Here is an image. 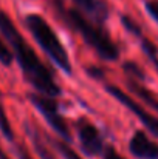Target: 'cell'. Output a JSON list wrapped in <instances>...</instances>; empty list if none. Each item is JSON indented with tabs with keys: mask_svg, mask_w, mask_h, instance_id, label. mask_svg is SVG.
<instances>
[{
	"mask_svg": "<svg viewBox=\"0 0 158 159\" xmlns=\"http://www.w3.org/2000/svg\"><path fill=\"white\" fill-rule=\"evenodd\" d=\"M0 34L8 42V48L11 50L12 57L17 60L23 79L31 85L34 93L53 99L59 98L62 94V90L54 80L53 73L41 60L33 47L25 40L12 19L3 9H0Z\"/></svg>",
	"mask_w": 158,
	"mask_h": 159,
	"instance_id": "obj_1",
	"label": "cell"
},
{
	"mask_svg": "<svg viewBox=\"0 0 158 159\" xmlns=\"http://www.w3.org/2000/svg\"><path fill=\"white\" fill-rule=\"evenodd\" d=\"M54 17L62 22L67 28L82 37V40L105 62H116L119 59V47L112 39L105 26L96 25L76 8H70L64 0H47Z\"/></svg>",
	"mask_w": 158,
	"mask_h": 159,
	"instance_id": "obj_2",
	"label": "cell"
},
{
	"mask_svg": "<svg viewBox=\"0 0 158 159\" xmlns=\"http://www.w3.org/2000/svg\"><path fill=\"white\" fill-rule=\"evenodd\" d=\"M23 26L33 36L36 43L42 48V51L51 59L53 63L57 68H60L67 76H71L73 65L70 62V56L67 53L65 47L62 45L60 39L57 37L56 31L51 28V25L41 14L31 12L23 17Z\"/></svg>",
	"mask_w": 158,
	"mask_h": 159,
	"instance_id": "obj_3",
	"label": "cell"
},
{
	"mask_svg": "<svg viewBox=\"0 0 158 159\" xmlns=\"http://www.w3.org/2000/svg\"><path fill=\"white\" fill-rule=\"evenodd\" d=\"M26 98L31 102V105L44 116L45 122L51 127V130L57 134V138L70 144L71 139H73V136H71L70 127H68L64 114L59 110V102L56 99H53V98L42 96V94L34 93V91L28 93Z\"/></svg>",
	"mask_w": 158,
	"mask_h": 159,
	"instance_id": "obj_4",
	"label": "cell"
},
{
	"mask_svg": "<svg viewBox=\"0 0 158 159\" xmlns=\"http://www.w3.org/2000/svg\"><path fill=\"white\" fill-rule=\"evenodd\" d=\"M105 91L113 96L121 105H124L130 113H133L136 116V119L143 124V127L154 136L158 139V117L154 116L152 113H149L144 107L141 105L140 102H136L133 98H130L124 90H121L119 87L113 85V84H105L104 85Z\"/></svg>",
	"mask_w": 158,
	"mask_h": 159,
	"instance_id": "obj_5",
	"label": "cell"
},
{
	"mask_svg": "<svg viewBox=\"0 0 158 159\" xmlns=\"http://www.w3.org/2000/svg\"><path fill=\"white\" fill-rule=\"evenodd\" d=\"M74 130L78 134L79 147L82 153L89 158L99 156L104 150V138L98 127L85 116H81L74 120Z\"/></svg>",
	"mask_w": 158,
	"mask_h": 159,
	"instance_id": "obj_6",
	"label": "cell"
},
{
	"mask_svg": "<svg viewBox=\"0 0 158 159\" xmlns=\"http://www.w3.org/2000/svg\"><path fill=\"white\" fill-rule=\"evenodd\" d=\"M121 23H122L124 30H126L129 34H132V36L140 42L141 51H143L144 56L151 60V63L154 65L155 71L158 73V48H157V45H155L149 37L144 36L143 28H141V26L138 25V22H136L135 19H132L130 16L122 14V16H121Z\"/></svg>",
	"mask_w": 158,
	"mask_h": 159,
	"instance_id": "obj_7",
	"label": "cell"
},
{
	"mask_svg": "<svg viewBox=\"0 0 158 159\" xmlns=\"http://www.w3.org/2000/svg\"><path fill=\"white\" fill-rule=\"evenodd\" d=\"M71 2L74 5L73 8H76L87 19H90L96 25L105 26L110 17V6L105 0H71Z\"/></svg>",
	"mask_w": 158,
	"mask_h": 159,
	"instance_id": "obj_8",
	"label": "cell"
},
{
	"mask_svg": "<svg viewBox=\"0 0 158 159\" xmlns=\"http://www.w3.org/2000/svg\"><path fill=\"white\" fill-rule=\"evenodd\" d=\"M129 152L136 159H157L158 144L147 136L144 130H135L129 141Z\"/></svg>",
	"mask_w": 158,
	"mask_h": 159,
	"instance_id": "obj_9",
	"label": "cell"
},
{
	"mask_svg": "<svg viewBox=\"0 0 158 159\" xmlns=\"http://www.w3.org/2000/svg\"><path fill=\"white\" fill-rule=\"evenodd\" d=\"M23 128H25V133H26V136L30 138V141H31V144H33V147H34V150H36V153H37L39 158L41 159H56V156L53 155L51 148L47 145V142H45V139H44V134H42L41 127H39L34 120L25 119V120H23Z\"/></svg>",
	"mask_w": 158,
	"mask_h": 159,
	"instance_id": "obj_10",
	"label": "cell"
},
{
	"mask_svg": "<svg viewBox=\"0 0 158 159\" xmlns=\"http://www.w3.org/2000/svg\"><path fill=\"white\" fill-rule=\"evenodd\" d=\"M126 87H127V88H129L136 98H140L144 104H147L154 111H157L158 113V98L151 91V90H149V88H147V87H146V85H144V84L126 77Z\"/></svg>",
	"mask_w": 158,
	"mask_h": 159,
	"instance_id": "obj_11",
	"label": "cell"
},
{
	"mask_svg": "<svg viewBox=\"0 0 158 159\" xmlns=\"http://www.w3.org/2000/svg\"><path fill=\"white\" fill-rule=\"evenodd\" d=\"M42 134H44L45 142L50 144L64 159H82L81 155H79L78 152H74L73 147H71L68 142H65V141H62V139H59V138H54V136L48 134V133H44V131H42Z\"/></svg>",
	"mask_w": 158,
	"mask_h": 159,
	"instance_id": "obj_12",
	"label": "cell"
},
{
	"mask_svg": "<svg viewBox=\"0 0 158 159\" xmlns=\"http://www.w3.org/2000/svg\"><path fill=\"white\" fill-rule=\"evenodd\" d=\"M121 66H122V71H124V74H126L127 79H133V80L141 82V84L146 82V79H147L146 71H144V70L141 68V65H138L136 62H133V60H126V62H122Z\"/></svg>",
	"mask_w": 158,
	"mask_h": 159,
	"instance_id": "obj_13",
	"label": "cell"
},
{
	"mask_svg": "<svg viewBox=\"0 0 158 159\" xmlns=\"http://www.w3.org/2000/svg\"><path fill=\"white\" fill-rule=\"evenodd\" d=\"M0 133L3 134V138L9 142H14L16 141V134H14V130L11 127V122L6 116V110L3 107L2 102V96H0Z\"/></svg>",
	"mask_w": 158,
	"mask_h": 159,
	"instance_id": "obj_14",
	"label": "cell"
},
{
	"mask_svg": "<svg viewBox=\"0 0 158 159\" xmlns=\"http://www.w3.org/2000/svg\"><path fill=\"white\" fill-rule=\"evenodd\" d=\"M14 60L11 50L8 48V45L3 42L2 36H0V63L3 66H11V62Z\"/></svg>",
	"mask_w": 158,
	"mask_h": 159,
	"instance_id": "obj_15",
	"label": "cell"
},
{
	"mask_svg": "<svg viewBox=\"0 0 158 159\" xmlns=\"http://www.w3.org/2000/svg\"><path fill=\"white\" fill-rule=\"evenodd\" d=\"M144 9L149 17L158 25V0H144Z\"/></svg>",
	"mask_w": 158,
	"mask_h": 159,
	"instance_id": "obj_16",
	"label": "cell"
},
{
	"mask_svg": "<svg viewBox=\"0 0 158 159\" xmlns=\"http://www.w3.org/2000/svg\"><path fill=\"white\" fill-rule=\"evenodd\" d=\"M101 155H103V159H126L112 144H105Z\"/></svg>",
	"mask_w": 158,
	"mask_h": 159,
	"instance_id": "obj_17",
	"label": "cell"
},
{
	"mask_svg": "<svg viewBox=\"0 0 158 159\" xmlns=\"http://www.w3.org/2000/svg\"><path fill=\"white\" fill-rule=\"evenodd\" d=\"M87 74L89 77L95 79V80H101L105 77V70L103 66H98V65H92V66H87Z\"/></svg>",
	"mask_w": 158,
	"mask_h": 159,
	"instance_id": "obj_18",
	"label": "cell"
},
{
	"mask_svg": "<svg viewBox=\"0 0 158 159\" xmlns=\"http://www.w3.org/2000/svg\"><path fill=\"white\" fill-rule=\"evenodd\" d=\"M16 155H17L19 159H33V156H31L30 152H28V148H26L23 144L16 145Z\"/></svg>",
	"mask_w": 158,
	"mask_h": 159,
	"instance_id": "obj_19",
	"label": "cell"
},
{
	"mask_svg": "<svg viewBox=\"0 0 158 159\" xmlns=\"http://www.w3.org/2000/svg\"><path fill=\"white\" fill-rule=\"evenodd\" d=\"M0 159H11L9 156H8V153H6L2 147H0Z\"/></svg>",
	"mask_w": 158,
	"mask_h": 159,
	"instance_id": "obj_20",
	"label": "cell"
},
{
	"mask_svg": "<svg viewBox=\"0 0 158 159\" xmlns=\"http://www.w3.org/2000/svg\"><path fill=\"white\" fill-rule=\"evenodd\" d=\"M157 159H158V158H157Z\"/></svg>",
	"mask_w": 158,
	"mask_h": 159,
	"instance_id": "obj_21",
	"label": "cell"
}]
</instances>
